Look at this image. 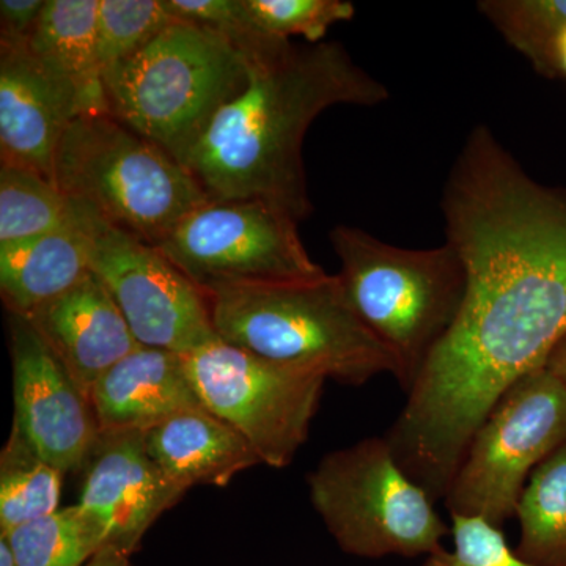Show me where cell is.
Here are the masks:
<instances>
[{
  "label": "cell",
  "instance_id": "cell-1",
  "mask_svg": "<svg viewBox=\"0 0 566 566\" xmlns=\"http://www.w3.org/2000/svg\"><path fill=\"white\" fill-rule=\"evenodd\" d=\"M441 208L446 243L468 274L464 304L385 436L434 502L499 398L545 367L566 335V188L534 180L479 125L450 169Z\"/></svg>",
  "mask_w": 566,
  "mask_h": 566
},
{
  "label": "cell",
  "instance_id": "cell-2",
  "mask_svg": "<svg viewBox=\"0 0 566 566\" xmlns=\"http://www.w3.org/2000/svg\"><path fill=\"white\" fill-rule=\"evenodd\" d=\"M248 71L244 91L218 111L186 167L210 200H262L304 221L314 211L303 163L312 123L338 104L379 106L389 88L338 41H289Z\"/></svg>",
  "mask_w": 566,
  "mask_h": 566
},
{
  "label": "cell",
  "instance_id": "cell-3",
  "mask_svg": "<svg viewBox=\"0 0 566 566\" xmlns=\"http://www.w3.org/2000/svg\"><path fill=\"white\" fill-rule=\"evenodd\" d=\"M208 297L216 334L226 344L345 386H364L379 375L400 379L397 356L357 314L338 274L230 286Z\"/></svg>",
  "mask_w": 566,
  "mask_h": 566
},
{
  "label": "cell",
  "instance_id": "cell-4",
  "mask_svg": "<svg viewBox=\"0 0 566 566\" xmlns=\"http://www.w3.org/2000/svg\"><path fill=\"white\" fill-rule=\"evenodd\" d=\"M244 55L222 35L175 20L103 73L112 117L188 164L214 115L248 84Z\"/></svg>",
  "mask_w": 566,
  "mask_h": 566
},
{
  "label": "cell",
  "instance_id": "cell-5",
  "mask_svg": "<svg viewBox=\"0 0 566 566\" xmlns=\"http://www.w3.org/2000/svg\"><path fill=\"white\" fill-rule=\"evenodd\" d=\"M329 238L349 300L371 333L397 356L398 385L408 392L463 307V260L449 243L406 249L349 226L335 227Z\"/></svg>",
  "mask_w": 566,
  "mask_h": 566
},
{
  "label": "cell",
  "instance_id": "cell-6",
  "mask_svg": "<svg viewBox=\"0 0 566 566\" xmlns=\"http://www.w3.org/2000/svg\"><path fill=\"white\" fill-rule=\"evenodd\" d=\"M54 181L69 199L153 245L210 202L185 164L111 114L71 123L55 156Z\"/></svg>",
  "mask_w": 566,
  "mask_h": 566
},
{
  "label": "cell",
  "instance_id": "cell-7",
  "mask_svg": "<svg viewBox=\"0 0 566 566\" xmlns=\"http://www.w3.org/2000/svg\"><path fill=\"white\" fill-rule=\"evenodd\" d=\"M307 486L324 526L352 556L428 557L450 534L433 499L397 463L386 438L327 453Z\"/></svg>",
  "mask_w": 566,
  "mask_h": 566
},
{
  "label": "cell",
  "instance_id": "cell-8",
  "mask_svg": "<svg viewBox=\"0 0 566 566\" xmlns=\"http://www.w3.org/2000/svg\"><path fill=\"white\" fill-rule=\"evenodd\" d=\"M565 442L566 386L538 368L510 387L476 428L444 497L450 515L504 526L532 472Z\"/></svg>",
  "mask_w": 566,
  "mask_h": 566
},
{
  "label": "cell",
  "instance_id": "cell-9",
  "mask_svg": "<svg viewBox=\"0 0 566 566\" xmlns=\"http://www.w3.org/2000/svg\"><path fill=\"white\" fill-rule=\"evenodd\" d=\"M205 409L243 436L262 464L283 469L307 441L327 378L218 338L182 356Z\"/></svg>",
  "mask_w": 566,
  "mask_h": 566
},
{
  "label": "cell",
  "instance_id": "cell-10",
  "mask_svg": "<svg viewBox=\"0 0 566 566\" xmlns=\"http://www.w3.org/2000/svg\"><path fill=\"white\" fill-rule=\"evenodd\" d=\"M156 248L207 294L326 274L305 251L296 219L262 200H210Z\"/></svg>",
  "mask_w": 566,
  "mask_h": 566
},
{
  "label": "cell",
  "instance_id": "cell-11",
  "mask_svg": "<svg viewBox=\"0 0 566 566\" xmlns=\"http://www.w3.org/2000/svg\"><path fill=\"white\" fill-rule=\"evenodd\" d=\"M81 205L91 232V271L120 308L137 344L185 356L218 340L210 297L200 286L156 245Z\"/></svg>",
  "mask_w": 566,
  "mask_h": 566
},
{
  "label": "cell",
  "instance_id": "cell-12",
  "mask_svg": "<svg viewBox=\"0 0 566 566\" xmlns=\"http://www.w3.org/2000/svg\"><path fill=\"white\" fill-rule=\"evenodd\" d=\"M13 427L63 474L91 458L99 439L92 403L28 319L10 315Z\"/></svg>",
  "mask_w": 566,
  "mask_h": 566
},
{
  "label": "cell",
  "instance_id": "cell-13",
  "mask_svg": "<svg viewBox=\"0 0 566 566\" xmlns=\"http://www.w3.org/2000/svg\"><path fill=\"white\" fill-rule=\"evenodd\" d=\"M80 93L36 61L25 41L0 40V156L54 181L66 129L84 115Z\"/></svg>",
  "mask_w": 566,
  "mask_h": 566
},
{
  "label": "cell",
  "instance_id": "cell-14",
  "mask_svg": "<svg viewBox=\"0 0 566 566\" xmlns=\"http://www.w3.org/2000/svg\"><path fill=\"white\" fill-rule=\"evenodd\" d=\"M80 504L107 534V546L132 557L148 528L181 501L145 446V433L99 434L88 458Z\"/></svg>",
  "mask_w": 566,
  "mask_h": 566
},
{
  "label": "cell",
  "instance_id": "cell-15",
  "mask_svg": "<svg viewBox=\"0 0 566 566\" xmlns=\"http://www.w3.org/2000/svg\"><path fill=\"white\" fill-rule=\"evenodd\" d=\"M22 318L50 346L88 401L103 375L140 348L120 308L92 271Z\"/></svg>",
  "mask_w": 566,
  "mask_h": 566
},
{
  "label": "cell",
  "instance_id": "cell-16",
  "mask_svg": "<svg viewBox=\"0 0 566 566\" xmlns=\"http://www.w3.org/2000/svg\"><path fill=\"white\" fill-rule=\"evenodd\" d=\"M91 403L102 434L147 433L180 412L205 408L182 356L144 346L103 375Z\"/></svg>",
  "mask_w": 566,
  "mask_h": 566
},
{
  "label": "cell",
  "instance_id": "cell-17",
  "mask_svg": "<svg viewBox=\"0 0 566 566\" xmlns=\"http://www.w3.org/2000/svg\"><path fill=\"white\" fill-rule=\"evenodd\" d=\"M88 273L91 232L84 207L76 200H71L69 221L59 229L0 248V293L10 315L31 314Z\"/></svg>",
  "mask_w": 566,
  "mask_h": 566
},
{
  "label": "cell",
  "instance_id": "cell-18",
  "mask_svg": "<svg viewBox=\"0 0 566 566\" xmlns=\"http://www.w3.org/2000/svg\"><path fill=\"white\" fill-rule=\"evenodd\" d=\"M148 453L167 479L188 493L193 486H226L262 464L251 444L208 409H191L145 433Z\"/></svg>",
  "mask_w": 566,
  "mask_h": 566
},
{
  "label": "cell",
  "instance_id": "cell-19",
  "mask_svg": "<svg viewBox=\"0 0 566 566\" xmlns=\"http://www.w3.org/2000/svg\"><path fill=\"white\" fill-rule=\"evenodd\" d=\"M98 10L99 0H46L24 40L36 61L76 88L85 114H111L96 52Z\"/></svg>",
  "mask_w": 566,
  "mask_h": 566
},
{
  "label": "cell",
  "instance_id": "cell-20",
  "mask_svg": "<svg viewBox=\"0 0 566 566\" xmlns=\"http://www.w3.org/2000/svg\"><path fill=\"white\" fill-rule=\"evenodd\" d=\"M516 517L517 556L534 566H566V442L532 472Z\"/></svg>",
  "mask_w": 566,
  "mask_h": 566
},
{
  "label": "cell",
  "instance_id": "cell-21",
  "mask_svg": "<svg viewBox=\"0 0 566 566\" xmlns=\"http://www.w3.org/2000/svg\"><path fill=\"white\" fill-rule=\"evenodd\" d=\"M0 535L20 566H85L107 546L102 521L80 502Z\"/></svg>",
  "mask_w": 566,
  "mask_h": 566
},
{
  "label": "cell",
  "instance_id": "cell-22",
  "mask_svg": "<svg viewBox=\"0 0 566 566\" xmlns=\"http://www.w3.org/2000/svg\"><path fill=\"white\" fill-rule=\"evenodd\" d=\"M63 472L48 463L17 427L0 457V532L59 510Z\"/></svg>",
  "mask_w": 566,
  "mask_h": 566
},
{
  "label": "cell",
  "instance_id": "cell-23",
  "mask_svg": "<svg viewBox=\"0 0 566 566\" xmlns=\"http://www.w3.org/2000/svg\"><path fill=\"white\" fill-rule=\"evenodd\" d=\"M71 200L55 181L24 167H0V248L24 243L59 229Z\"/></svg>",
  "mask_w": 566,
  "mask_h": 566
},
{
  "label": "cell",
  "instance_id": "cell-24",
  "mask_svg": "<svg viewBox=\"0 0 566 566\" xmlns=\"http://www.w3.org/2000/svg\"><path fill=\"white\" fill-rule=\"evenodd\" d=\"M175 20L164 0H99L96 52L102 74L139 52Z\"/></svg>",
  "mask_w": 566,
  "mask_h": 566
},
{
  "label": "cell",
  "instance_id": "cell-25",
  "mask_svg": "<svg viewBox=\"0 0 566 566\" xmlns=\"http://www.w3.org/2000/svg\"><path fill=\"white\" fill-rule=\"evenodd\" d=\"M244 6L260 35L279 41L303 36L307 43H322L334 24L356 13L346 0H244Z\"/></svg>",
  "mask_w": 566,
  "mask_h": 566
},
{
  "label": "cell",
  "instance_id": "cell-26",
  "mask_svg": "<svg viewBox=\"0 0 566 566\" xmlns=\"http://www.w3.org/2000/svg\"><path fill=\"white\" fill-rule=\"evenodd\" d=\"M164 6L177 20L211 29L229 40L248 63L289 43L260 35L245 10L244 0H164Z\"/></svg>",
  "mask_w": 566,
  "mask_h": 566
},
{
  "label": "cell",
  "instance_id": "cell-27",
  "mask_svg": "<svg viewBox=\"0 0 566 566\" xmlns=\"http://www.w3.org/2000/svg\"><path fill=\"white\" fill-rule=\"evenodd\" d=\"M453 549L444 547L427 557L422 566H534L517 556L501 527L483 517L450 515Z\"/></svg>",
  "mask_w": 566,
  "mask_h": 566
},
{
  "label": "cell",
  "instance_id": "cell-28",
  "mask_svg": "<svg viewBox=\"0 0 566 566\" xmlns=\"http://www.w3.org/2000/svg\"><path fill=\"white\" fill-rule=\"evenodd\" d=\"M46 0H2L0 40L21 41L31 35Z\"/></svg>",
  "mask_w": 566,
  "mask_h": 566
},
{
  "label": "cell",
  "instance_id": "cell-29",
  "mask_svg": "<svg viewBox=\"0 0 566 566\" xmlns=\"http://www.w3.org/2000/svg\"><path fill=\"white\" fill-rule=\"evenodd\" d=\"M545 368L566 386V335L547 357Z\"/></svg>",
  "mask_w": 566,
  "mask_h": 566
},
{
  "label": "cell",
  "instance_id": "cell-30",
  "mask_svg": "<svg viewBox=\"0 0 566 566\" xmlns=\"http://www.w3.org/2000/svg\"><path fill=\"white\" fill-rule=\"evenodd\" d=\"M85 566H134L132 557L115 547L106 546Z\"/></svg>",
  "mask_w": 566,
  "mask_h": 566
},
{
  "label": "cell",
  "instance_id": "cell-31",
  "mask_svg": "<svg viewBox=\"0 0 566 566\" xmlns=\"http://www.w3.org/2000/svg\"><path fill=\"white\" fill-rule=\"evenodd\" d=\"M0 566H20L18 565L17 557H14L13 549H11L9 539L0 535Z\"/></svg>",
  "mask_w": 566,
  "mask_h": 566
}]
</instances>
